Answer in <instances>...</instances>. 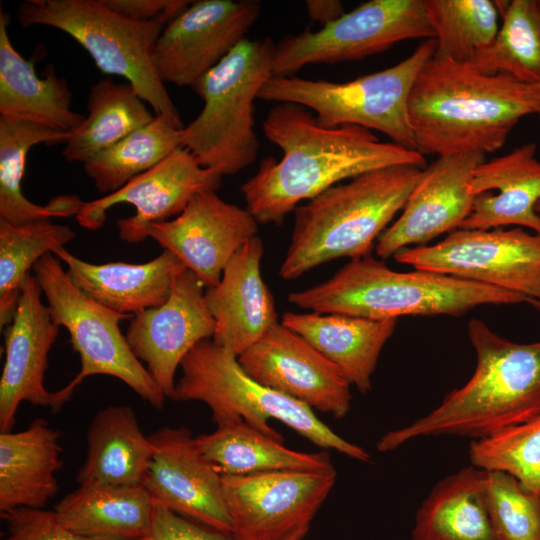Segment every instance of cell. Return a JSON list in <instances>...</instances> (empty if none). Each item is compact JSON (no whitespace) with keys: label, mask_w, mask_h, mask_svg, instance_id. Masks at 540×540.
<instances>
[{"label":"cell","mask_w":540,"mask_h":540,"mask_svg":"<svg viewBox=\"0 0 540 540\" xmlns=\"http://www.w3.org/2000/svg\"><path fill=\"white\" fill-rule=\"evenodd\" d=\"M205 287L188 268L176 278L167 301L134 315L125 337L136 358L171 399L175 373L200 341L212 339L216 322L204 297Z\"/></svg>","instance_id":"obj_18"},{"label":"cell","mask_w":540,"mask_h":540,"mask_svg":"<svg viewBox=\"0 0 540 540\" xmlns=\"http://www.w3.org/2000/svg\"><path fill=\"white\" fill-rule=\"evenodd\" d=\"M263 132L282 150V157L263 159L241 186L246 209L259 224H281L302 201L342 180L394 165L425 164L417 150L382 142L361 126L324 127L295 103L271 108Z\"/></svg>","instance_id":"obj_1"},{"label":"cell","mask_w":540,"mask_h":540,"mask_svg":"<svg viewBox=\"0 0 540 540\" xmlns=\"http://www.w3.org/2000/svg\"><path fill=\"white\" fill-rule=\"evenodd\" d=\"M536 112L537 85L434 56L408 100L415 147L423 156L494 152L523 117Z\"/></svg>","instance_id":"obj_2"},{"label":"cell","mask_w":540,"mask_h":540,"mask_svg":"<svg viewBox=\"0 0 540 540\" xmlns=\"http://www.w3.org/2000/svg\"><path fill=\"white\" fill-rule=\"evenodd\" d=\"M9 16L0 10V115L73 131L85 116L72 110V93L65 78L49 66L39 77L32 61L23 58L8 35Z\"/></svg>","instance_id":"obj_27"},{"label":"cell","mask_w":540,"mask_h":540,"mask_svg":"<svg viewBox=\"0 0 540 540\" xmlns=\"http://www.w3.org/2000/svg\"><path fill=\"white\" fill-rule=\"evenodd\" d=\"M87 455L76 476L79 485H143L154 447L129 405H109L92 418Z\"/></svg>","instance_id":"obj_28"},{"label":"cell","mask_w":540,"mask_h":540,"mask_svg":"<svg viewBox=\"0 0 540 540\" xmlns=\"http://www.w3.org/2000/svg\"><path fill=\"white\" fill-rule=\"evenodd\" d=\"M52 253L66 265L70 280L80 291L99 304L130 316L165 303L176 278L187 268L166 249L141 264H93L73 255L64 246Z\"/></svg>","instance_id":"obj_24"},{"label":"cell","mask_w":540,"mask_h":540,"mask_svg":"<svg viewBox=\"0 0 540 540\" xmlns=\"http://www.w3.org/2000/svg\"><path fill=\"white\" fill-rule=\"evenodd\" d=\"M251 213L220 198L216 191L196 193L171 220L153 223L147 238L174 253L203 286H216L232 256L258 235Z\"/></svg>","instance_id":"obj_19"},{"label":"cell","mask_w":540,"mask_h":540,"mask_svg":"<svg viewBox=\"0 0 540 540\" xmlns=\"http://www.w3.org/2000/svg\"><path fill=\"white\" fill-rule=\"evenodd\" d=\"M305 7L309 18L312 21L318 22L326 26L344 13V6L339 0H307Z\"/></svg>","instance_id":"obj_43"},{"label":"cell","mask_w":540,"mask_h":540,"mask_svg":"<svg viewBox=\"0 0 540 540\" xmlns=\"http://www.w3.org/2000/svg\"><path fill=\"white\" fill-rule=\"evenodd\" d=\"M1 519L7 528L2 540H121L76 533L58 520L54 510L17 508L1 513Z\"/></svg>","instance_id":"obj_40"},{"label":"cell","mask_w":540,"mask_h":540,"mask_svg":"<svg viewBox=\"0 0 540 540\" xmlns=\"http://www.w3.org/2000/svg\"><path fill=\"white\" fill-rule=\"evenodd\" d=\"M484 161L485 154L472 152L440 156L426 167L400 217L379 237L376 254L387 259L460 228L473 206L474 171Z\"/></svg>","instance_id":"obj_21"},{"label":"cell","mask_w":540,"mask_h":540,"mask_svg":"<svg viewBox=\"0 0 540 540\" xmlns=\"http://www.w3.org/2000/svg\"><path fill=\"white\" fill-rule=\"evenodd\" d=\"M154 454L143 486L155 502L211 528L232 533L222 475L186 427L165 426L149 436Z\"/></svg>","instance_id":"obj_20"},{"label":"cell","mask_w":540,"mask_h":540,"mask_svg":"<svg viewBox=\"0 0 540 540\" xmlns=\"http://www.w3.org/2000/svg\"><path fill=\"white\" fill-rule=\"evenodd\" d=\"M70 132L0 115V219L12 224L76 216L83 201L59 195L46 205L28 200L21 182L29 150L41 143H66Z\"/></svg>","instance_id":"obj_31"},{"label":"cell","mask_w":540,"mask_h":540,"mask_svg":"<svg viewBox=\"0 0 540 540\" xmlns=\"http://www.w3.org/2000/svg\"><path fill=\"white\" fill-rule=\"evenodd\" d=\"M32 270L52 320L66 328L72 348L79 354L81 369L71 382L78 387L89 376H112L153 408L162 409L167 398L133 354L119 327L121 321L133 316L115 312L85 295L52 252Z\"/></svg>","instance_id":"obj_10"},{"label":"cell","mask_w":540,"mask_h":540,"mask_svg":"<svg viewBox=\"0 0 540 540\" xmlns=\"http://www.w3.org/2000/svg\"><path fill=\"white\" fill-rule=\"evenodd\" d=\"M532 305H534L536 308L540 310V297L532 302Z\"/></svg>","instance_id":"obj_46"},{"label":"cell","mask_w":540,"mask_h":540,"mask_svg":"<svg viewBox=\"0 0 540 540\" xmlns=\"http://www.w3.org/2000/svg\"><path fill=\"white\" fill-rule=\"evenodd\" d=\"M536 151V144L527 143L476 167L470 186L472 210L460 228L489 230L514 225L540 233Z\"/></svg>","instance_id":"obj_23"},{"label":"cell","mask_w":540,"mask_h":540,"mask_svg":"<svg viewBox=\"0 0 540 540\" xmlns=\"http://www.w3.org/2000/svg\"><path fill=\"white\" fill-rule=\"evenodd\" d=\"M263 241L255 236L232 256L219 283L204 297L216 322L212 341L239 356L278 323L273 296L261 275Z\"/></svg>","instance_id":"obj_22"},{"label":"cell","mask_w":540,"mask_h":540,"mask_svg":"<svg viewBox=\"0 0 540 540\" xmlns=\"http://www.w3.org/2000/svg\"><path fill=\"white\" fill-rule=\"evenodd\" d=\"M469 459L477 468L507 472L526 488L540 492V415L472 440Z\"/></svg>","instance_id":"obj_38"},{"label":"cell","mask_w":540,"mask_h":540,"mask_svg":"<svg viewBox=\"0 0 540 540\" xmlns=\"http://www.w3.org/2000/svg\"><path fill=\"white\" fill-rule=\"evenodd\" d=\"M88 114L70 132L62 155L68 162H85L150 123L155 115L128 81L104 78L91 86Z\"/></svg>","instance_id":"obj_33"},{"label":"cell","mask_w":540,"mask_h":540,"mask_svg":"<svg viewBox=\"0 0 540 540\" xmlns=\"http://www.w3.org/2000/svg\"><path fill=\"white\" fill-rule=\"evenodd\" d=\"M198 449L221 475H253L276 471H328L335 469L329 453L289 449L244 420L217 426L195 437Z\"/></svg>","instance_id":"obj_32"},{"label":"cell","mask_w":540,"mask_h":540,"mask_svg":"<svg viewBox=\"0 0 540 540\" xmlns=\"http://www.w3.org/2000/svg\"><path fill=\"white\" fill-rule=\"evenodd\" d=\"M411 540H499L486 470L470 465L438 481L416 512Z\"/></svg>","instance_id":"obj_29"},{"label":"cell","mask_w":540,"mask_h":540,"mask_svg":"<svg viewBox=\"0 0 540 540\" xmlns=\"http://www.w3.org/2000/svg\"><path fill=\"white\" fill-rule=\"evenodd\" d=\"M222 177L217 171L201 166L189 150L180 147L118 191L83 202L75 217L83 228L98 230L111 207L131 204L136 212L117 220L118 235L125 242L139 243L147 238L151 224L178 216L196 193L217 191Z\"/></svg>","instance_id":"obj_15"},{"label":"cell","mask_w":540,"mask_h":540,"mask_svg":"<svg viewBox=\"0 0 540 540\" xmlns=\"http://www.w3.org/2000/svg\"><path fill=\"white\" fill-rule=\"evenodd\" d=\"M238 361L255 381L312 410L336 419L350 411L351 384L339 368L282 323L271 327Z\"/></svg>","instance_id":"obj_17"},{"label":"cell","mask_w":540,"mask_h":540,"mask_svg":"<svg viewBox=\"0 0 540 540\" xmlns=\"http://www.w3.org/2000/svg\"><path fill=\"white\" fill-rule=\"evenodd\" d=\"M308 530H300L277 540H302Z\"/></svg>","instance_id":"obj_44"},{"label":"cell","mask_w":540,"mask_h":540,"mask_svg":"<svg viewBox=\"0 0 540 540\" xmlns=\"http://www.w3.org/2000/svg\"><path fill=\"white\" fill-rule=\"evenodd\" d=\"M335 482V469L222 475L232 533L238 540H277L309 530Z\"/></svg>","instance_id":"obj_13"},{"label":"cell","mask_w":540,"mask_h":540,"mask_svg":"<svg viewBox=\"0 0 540 540\" xmlns=\"http://www.w3.org/2000/svg\"><path fill=\"white\" fill-rule=\"evenodd\" d=\"M163 115L83 162L100 193H114L182 147L181 132Z\"/></svg>","instance_id":"obj_35"},{"label":"cell","mask_w":540,"mask_h":540,"mask_svg":"<svg viewBox=\"0 0 540 540\" xmlns=\"http://www.w3.org/2000/svg\"><path fill=\"white\" fill-rule=\"evenodd\" d=\"M182 375L171 400L201 401L217 426L238 419L278 440L283 437L268 420L275 419L323 449H333L360 462H369L362 447L336 434L307 405L250 377L232 351L207 339L197 343L180 364Z\"/></svg>","instance_id":"obj_6"},{"label":"cell","mask_w":540,"mask_h":540,"mask_svg":"<svg viewBox=\"0 0 540 540\" xmlns=\"http://www.w3.org/2000/svg\"><path fill=\"white\" fill-rule=\"evenodd\" d=\"M17 19L23 28L44 25L68 34L89 53L100 71L124 77L155 115L184 128L154 63L156 42L170 18L132 20L102 0H26L18 6Z\"/></svg>","instance_id":"obj_8"},{"label":"cell","mask_w":540,"mask_h":540,"mask_svg":"<svg viewBox=\"0 0 540 540\" xmlns=\"http://www.w3.org/2000/svg\"><path fill=\"white\" fill-rule=\"evenodd\" d=\"M155 501L143 485L84 484L55 506L68 529L91 537L144 539L150 530Z\"/></svg>","instance_id":"obj_30"},{"label":"cell","mask_w":540,"mask_h":540,"mask_svg":"<svg viewBox=\"0 0 540 540\" xmlns=\"http://www.w3.org/2000/svg\"><path fill=\"white\" fill-rule=\"evenodd\" d=\"M144 540H238L220 531L179 515L155 502L152 523Z\"/></svg>","instance_id":"obj_41"},{"label":"cell","mask_w":540,"mask_h":540,"mask_svg":"<svg viewBox=\"0 0 540 540\" xmlns=\"http://www.w3.org/2000/svg\"><path fill=\"white\" fill-rule=\"evenodd\" d=\"M281 323L335 364L363 394L371 390V377L379 356L396 327L394 319L315 312H286Z\"/></svg>","instance_id":"obj_25"},{"label":"cell","mask_w":540,"mask_h":540,"mask_svg":"<svg viewBox=\"0 0 540 540\" xmlns=\"http://www.w3.org/2000/svg\"><path fill=\"white\" fill-rule=\"evenodd\" d=\"M468 336L476 353L470 379L428 414L385 433L378 451L395 450L419 437L481 439L540 415V341L512 342L477 318L469 320Z\"/></svg>","instance_id":"obj_3"},{"label":"cell","mask_w":540,"mask_h":540,"mask_svg":"<svg viewBox=\"0 0 540 540\" xmlns=\"http://www.w3.org/2000/svg\"><path fill=\"white\" fill-rule=\"evenodd\" d=\"M396 262L528 297H540V233L524 228L465 229L434 245L408 247Z\"/></svg>","instance_id":"obj_12"},{"label":"cell","mask_w":540,"mask_h":540,"mask_svg":"<svg viewBox=\"0 0 540 540\" xmlns=\"http://www.w3.org/2000/svg\"><path fill=\"white\" fill-rule=\"evenodd\" d=\"M61 432L43 418L18 432H0V514L43 509L58 492Z\"/></svg>","instance_id":"obj_26"},{"label":"cell","mask_w":540,"mask_h":540,"mask_svg":"<svg viewBox=\"0 0 540 540\" xmlns=\"http://www.w3.org/2000/svg\"><path fill=\"white\" fill-rule=\"evenodd\" d=\"M34 275L27 278L10 324L4 335L5 361L0 378V431H12L19 405H32L57 412L76 389L70 383L57 391L45 387L48 353L59 331Z\"/></svg>","instance_id":"obj_16"},{"label":"cell","mask_w":540,"mask_h":540,"mask_svg":"<svg viewBox=\"0 0 540 540\" xmlns=\"http://www.w3.org/2000/svg\"><path fill=\"white\" fill-rule=\"evenodd\" d=\"M260 14L255 0L191 2L156 42L154 63L162 82L192 87L246 39Z\"/></svg>","instance_id":"obj_14"},{"label":"cell","mask_w":540,"mask_h":540,"mask_svg":"<svg viewBox=\"0 0 540 540\" xmlns=\"http://www.w3.org/2000/svg\"><path fill=\"white\" fill-rule=\"evenodd\" d=\"M76 237L50 220L12 224L0 219V328L10 324L29 271L47 253Z\"/></svg>","instance_id":"obj_36"},{"label":"cell","mask_w":540,"mask_h":540,"mask_svg":"<svg viewBox=\"0 0 540 540\" xmlns=\"http://www.w3.org/2000/svg\"><path fill=\"white\" fill-rule=\"evenodd\" d=\"M490 515L499 540H540V492L504 471H486Z\"/></svg>","instance_id":"obj_39"},{"label":"cell","mask_w":540,"mask_h":540,"mask_svg":"<svg viewBox=\"0 0 540 540\" xmlns=\"http://www.w3.org/2000/svg\"><path fill=\"white\" fill-rule=\"evenodd\" d=\"M496 4L502 25L471 64L484 74H506L526 84H540V0Z\"/></svg>","instance_id":"obj_34"},{"label":"cell","mask_w":540,"mask_h":540,"mask_svg":"<svg viewBox=\"0 0 540 540\" xmlns=\"http://www.w3.org/2000/svg\"><path fill=\"white\" fill-rule=\"evenodd\" d=\"M536 114L540 120V84L537 85V112Z\"/></svg>","instance_id":"obj_45"},{"label":"cell","mask_w":540,"mask_h":540,"mask_svg":"<svg viewBox=\"0 0 540 540\" xmlns=\"http://www.w3.org/2000/svg\"><path fill=\"white\" fill-rule=\"evenodd\" d=\"M437 43L434 57L471 63L498 32L499 10L490 0H423Z\"/></svg>","instance_id":"obj_37"},{"label":"cell","mask_w":540,"mask_h":540,"mask_svg":"<svg viewBox=\"0 0 540 540\" xmlns=\"http://www.w3.org/2000/svg\"><path fill=\"white\" fill-rule=\"evenodd\" d=\"M422 173L413 165L372 170L298 205L280 278L293 280L331 260L370 254Z\"/></svg>","instance_id":"obj_4"},{"label":"cell","mask_w":540,"mask_h":540,"mask_svg":"<svg viewBox=\"0 0 540 540\" xmlns=\"http://www.w3.org/2000/svg\"><path fill=\"white\" fill-rule=\"evenodd\" d=\"M417 38H435L423 0H370L316 32L283 36L275 44L273 76H294L309 64L360 60Z\"/></svg>","instance_id":"obj_11"},{"label":"cell","mask_w":540,"mask_h":540,"mask_svg":"<svg viewBox=\"0 0 540 540\" xmlns=\"http://www.w3.org/2000/svg\"><path fill=\"white\" fill-rule=\"evenodd\" d=\"M536 212L538 213L539 217H540V200L539 202L537 203L536 205Z\"/></svg>","instance_id":"obj_47"},{"label":"cell","mask_w":540,"mask_h":540,"mask_svg":"<svg viewBox=\"0 0 540 540\" xmlns=\"http://www.w3.org/2000/svg\"><path fill=\"white\" fill-rule=\"evenodd\" d=\"M436 47L435 38L423 40L398 64L348 82L310 80L295 75L272 76L257 97L310 108L324 127L355 125L374 129L392 142L416 150L408 100L418 73L433 57Z\"/></svg>","instance_id":"obj_9"},{"label":"cell","mask_w":540,"mask_h":540,"mask_svg":"<svg viewBox=\"0 0 540 540\" xmlns=\"http://www.w3.org/2000/svg\"><path fill=\"white\" fill-rule=\"evenodd\" d=\"M113 11L136 21H149L162 16L171 20L191 3L187 0H102Z\"/></svg>","instance_id":"obj_42"},{"label":"cell","mask_w":540,"mask_h":540,"mask_svg":"<svg viewBox=\"0 0 540 540\" xmlns=\"http://www.w3.org/2000/svg\"><path fill=\"white\" fill-rule=\"evenodd\" d=\"M287 300L310 312L373 320L458 317L481 305L532 304L526 296L448 275L394 271L371 254L351 259L319 284L290 292Z\"/></svg>","instance_id":"obj_5"},{"label":"cell","mask_w":540,"mask_h":540,"mask_svg":"<svg viewBox=\"0 0 540 540\" xmlns=\"http://www.w3.org/2000/svg\"><path fill=\"white\" fill-rule=\"evenodd\" d=\"M274 54L271 38L244 39L192 86L204 105L182 129L181 143L201 166L234 175L256 159L254 101L273 76Z\"/></svg>","instance_id":"obj_7"}]
</instances>
